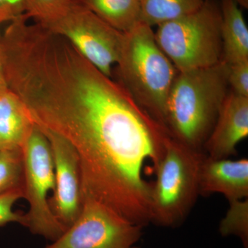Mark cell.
<instances>
[{"instance_id": "obj_1", "label": "cell", "mask_w": 248, "mask_h": 248, "mask_svg": "<svg viewBox=\"0 0 248 248\" xmlns=\"http://www.w3.org/2000/svg\"><path fill=\"white\" fill-rule=\"evenodd\" d=\"M8 84L34 124L76 151L83 198L99 201L138 226L151 223L149 179L164 153L165 130L123 85L51 32L19 53Z\"/></svg>"}, {"instance_id": "obj_2", "label": "cell", "mask_w": 248, "mask_h": 248, "mask_svg": "<svg viewBox=\"0 0 248 248\" xmlns=\"http://www.w3.org/2000/svg\"><path fill=\"white\" fill-rule=\"evenodd\" d=\"M228 66L178 72L166 102L164 128L179 143L200 153L229 92Z\"/></svg>"}, {"instance_id": "obj_3", "label": "cell", "mask_w": 248, "mask_h": 248, "mask_svg": "<svg viewBox=\"0 0 248 248\" xmlns=\"http://www.w3.org/2000/svg\"><path fill=\"white\" fill-rule=\"evenodd\" d=\"M116 66L120 84L164 128L166 102L179 71L156 43L151 27L140 22L124 32Z\"/></svg>"}, {"instance_id": "obj_4", "label": "cell", "mask_w": 248, "mask_h": 248, "mask_svg": "<svg viewBox=\"0 0 248 248\" xmlns=\"http://www.w3.org/2000/svg\"><path fill=\"white\" fill-rule=\"evenodd\" d=\"M164 153L151 193V223L175 228L185 221L200 194L203 153L187 148L165 132Z\"/></svg>"}, {"instance_id": "obj_5", "label": "cell", "mask_w": 248, "mask_h": 248, "mask_svg": "<svg viewBox=\"0 0 248 248\" xmlns=\"http://www.w3.org/2000/svg\"><path fill=\"white\" fill-rule=\"evenodd\" d=\"M219 0H205L195 12L158 26L155 40L178 71L215 66L222 62Z\"/></svg>"}, {"instance_id": "obj_6", "label": "cell", "mask_w": 248, "mask_h": 248, "mask_svg": "<svg viewBox=\"0 0 248 248\" xmlns=\"http://www.w3.org/2000/svg\"><path fill=\"white\" fill-rule=\"evenodd\" d=\"M23 155L24 199L29 205L24 226L32 234L56 241L67 229L49 204L48 193L55 187L53 156L46 137L35 124L23 146Z\"/></svg>"}, {"instance_id": "obj_7", "label": "cell", "mask_w": 248, "mask_h": 248, "mask_svg": "<svg viewBox=\"0 0 248 248\" xmlns=\"http://www.w3.org/2000/svg\"><path fill=\"white\" fill-rule=\"evenodd\" d=\"M43 27L64 37L86 60L112 78V67L120 58L124 32L96 16L82 0H71L63 14Z\"/></svg>"}, {"instance_id": "obj_8", "label": "cell", "mask_w": 248, "mask_h": 248, "mask_svg": "<svg viewBox=\"0 0 248 248\" xmlns=\"http://www.w3.org/2000/svg\"><path fill=\"white\" fill-rule=\"evenodd\" d=\"M142 228L99 201L84 198L76 221L45 248H139Z\"/></svg>"}, {"instance_id": "obj_9", "label": "cell", "mask_w": 248, "mask_h": 248, "mask_svg": "<svg viewBox=\"0 0 248 248\" xmlns=\"http://www.w3.org/2000/svg\"><path fill=\"white\" fill-rule=\"evenodd\" d=\"M39 128L48 140L53 159L55 187L49 204L59 221L68 229L78 219L83 206L79 157L66 140Z\"/></svg>"}, {"instance_id": "obj_10", "label": "cell", "mask_w": 248, "mask_h": 248, "mask_svg": "<svg viewBox=\"0 0 248 248\" xmlns=\"http://www.w3.org/2000/svg\"><path fill=\"white\" fill-rule=\"evenodd\" d=\"M248 135V97L230 91L204 145L203 153L213 159H228L236 154V147Z\"/></svg>"}, {"instance_id": "obj_11", "label": "cell", "mask_w": 248, "mask_h": 248, "mask_svg": "<svg viewBox=\"0 0 248 248\" xmlns=\"http://www.w3.org/2000/svg\"><path fill=\"white\" fill-rule=\"evenodd\" d=\"M199 186L200 195L218 193L231 202L248 197V159H213L203 155Z\"/></svg>"}, {"instance_id": "obj_12", "label": "cell", "mask_w": 248, "mask_h": 248, "mask_svg": "<svg viewBox=\"0 0 248 248\" xmlns=\"http://www.w3.org/2000/svg\"><path fill=\"white\" fill-rule=\"evenodd\" d=\"M221 11L222 62L248 61V29L234 0H219Z\"/></svg>"}, {"instance_id": "obj_13", "label": "cell", "mask_w": 248, "mask_h": 248, "mask_svg": "<svg viewBox=\"0 0 248 248\" xmlns=\"http://www.w3.org/2000/svg\"><path fill=\"white\" fill-rule=\"evenodd\" d=\"M33 125L27 108L14 93L0 94V150L23 148Z\"/></svg>"}, {"instance_id": "obj_14", "label": "cell", "mask_w": 248, "mask_h": 248, "mask_svg": "<svg viewBox=\"0 0 248 248\" xmlns=\"http://www.w3.org/2000/svg\"><path fill=\"white\" fill-rule=\"evenodd\" d=\"M96 16L110 27L128 32L141 22L140 0H82Z\"/></svg>"}, {"instance_id": "obj_15", "label": "cell", "mask_w": 248, "mask_h": 248, "mask_svg": "<svg viewBox=\"0 0 248 248\" xmlns=\"http://www.w3.org/2000/svg\"><path fill=\"white\" fill-rule=\"evenodd\" d=\"M205 0H141V22L150 27L183 17L200 9Z\"/></svg>"}, {"instance_id": "obj_16", "label": "cell", "mask_w": 248, "mask_h": 248, "mask_svg": "<svg viewBox=\"0 0 248 248\" xmlns=\"http://www.w3.org/2000/svg\"><path fill=\"white\" fill-rule=\"evenodd\" d=\"M24 178L23 148L0 150V195L24 190Z\"/></svg>"}, {"instance_id": "obj_17", "label": "cell", "mask_w": 248, "mask_h": 248, "mask_svg": "<svg viewBox=\"0 0 248 248\" xmlns=\"http://www.w3.org/2000/svg\"><path fill=\"white\" fill-rule=\"evenodd\" d=\"M226 216L220 223L222 236L235 235L248 248V199L231 202Z\"/></svg>"}, {"instance_id": "obj_18", "label": "cell", "mask_w": 248, "mask_h": 248, "mask_svg": "<svg viewBox=\"0 0 248 248\" xmlns=\"http://www.w3.org/2000/svg\"><path fill=\"white\" fill-rule=\"evenodd\" d=\"M71 0H25V16L46 26L65 12Z\"/></svg>"}, {"instance_id": "obj_19", "label": "cell", "mask_w": 248, "mask_h": 248, "mask_svg": "<svg viewBox=\"0 0 248 248\" xmlns=\"http://www.w3.org/2000/svg\"><path fill=\"white\" fill-rule=\"evenodd\" d=\"M24 198V190L19 189L0 195V227L11 223H17L24 226V214L14 210L15 203Z\"/></svg>"}, {"instance_id": "obj_20", "label": "cell", "mask_w": 248, "mask_h": 248, "mask_svg": "<svg viewBox=\"0 0 248 248\" xmlns=\"http://www.w3.org/2000/svg\"><path fill=\"white\" fill-rule=\"evenodd\" d=\"M228 85L231 91L248 97V61L228 65Z\"/></svg>"}, {"instance_id": "obj_21", "label": "cell", "mask_w": 248, "mask_h": 248, "mask_svg": "<svg viewBox=\"0 0 248 248\" xmlns=\"http://www.w3.org/2000/svg\"><path fill=\"white\" fill-rule=\"evenodd\" d=\"M25 0H0V24L25 15Z\"/></svg>"}, {"instance_id": "obj_22", "label": "cell", "mask_w": 248, "mask_h": 248, "mask_svg": "<svg viewBox=\"0 0 248 248\" xmlns=\"http://www.w3.org/2000/svg\"><path fill=\"white\" fill-rule=\"evenodd\" d=\"M10 91L5 76L4 66H3L2 59H1V53H0V94L9 92Z\"/></svg>"}, {"instance_id": "obj_23", "label": "cell", "mask_w": 248, "mask_h": 248, "mask_svg": "<svg viewBox=\"0 0 248 248\" xmlns=\"http://www.w3.org/2000/svg\"><path fill=\"white\" fill-rule=\"evenodd\" d=\"M234 1L239 6H241L245 9H248V0H234Z\"/></svg>"}, {"instance_id": "obj_24", "label": "cell", "mask_w": 248, "mask_h": 248, "mask_svg": "<svg viewBox=\"0 0 248 248\" xmlns=\"http://www.w3.org/2000/svg\"><path fill=\"white\" fill-rule=\"evenodd\" d=\"M1 32H0V37H1Z\"/></svg>"}, {"instance_id": "obj_25", "label": "cell", "mask_w": 248, "mask_h": 248, "mask_svg": "<svg viewBox=\"0 0 248 248\" xmlns=\"http://www.w3.org/2000/svg\"><path fill=\"white\" fill-rule=\"evenodd\" d=\"M140 1H141V0H140Z\"/></svg>"}]
</instances>
